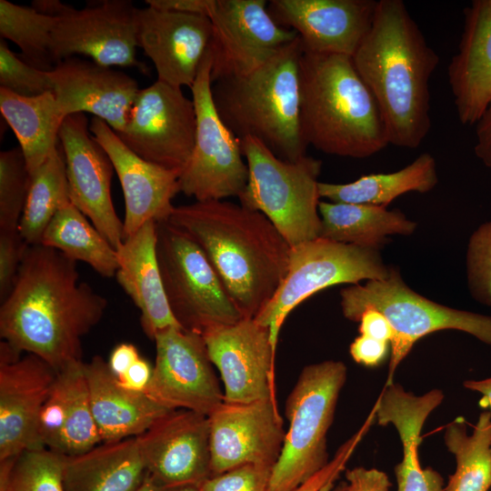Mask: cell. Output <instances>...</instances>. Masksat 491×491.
<instances>
[{
  "instance_id": "6da1fadb",
  "label": "cell",
  "mask_w": 491,
  "mask_h": 491,
  "mask_svg": "<svg viewBox=\"0 0 491 491\" xmlns=\"http://www.w3.org/2000/svg\"><path fill=\"white\" fill-rule=\"evenodd\" d=\"M76 263L41 244L28 246L14 286L1 301L2 341L17 354L37 356L57 373L82 360V339L108 306L80 279Z\"/></svg>"
},
{
  "instance_id": "7a4b0ae2",
  "label": "cell",
  "mask_w": 491,
  "mask_h": 491,
  "mask_svg": "<svg viewBox=\"0 0 491 491\" xmlns=\"http://www.w3.org/2000/svg\"><path fill=\"white\" fill-rule=\"evenodd\" d=\"M352 60L379 107L389 144L418 147L431 128L429 82L439 57L402 0L377 2Z\"/></svg>"
},
{
  "instance_id": "3957f363",
  "label": "cell",
  "mask_w": 491,
  "mask_h": 491,
  "mask_svg": "<svg viewBox=\"0 0 491 491\" xmlns=\"http://www.w3.org/2000/svg\"><path fill=\"white\" fill-rule=\"evenodd\" d=\"M167 221L203 249L244 318H255L285 277L291 246L262 213L225 200L174 206Z\"/></svg>"
},
{
  "instance_id": "277c9868",
  "label": "cell",
  "mask_w": 491,
  "mask_h": 491,
  "mask_svg": "<svg viewBox=\"0 0 491 491\" xmlns=\"http://www.w3.org/2000/svg\"><path fill=\"white\" fill-rule=\"evenodd\" d=\"M299 125L307 147L332 155L366 158L389 145L379 107L347 55L303 51Z\"/></svg>"
},
{
  "instance_id": "5b68a950",
  "label": "cell",
  "mask_w": 491,
  "mask_h": 491,
  "mask_svg": "<svg viewBox=\"0 0 491 491\" xmlns=\"http://www.w3.org/2000/svg\"><path fill=\"white\" fill-rule=\"evenodd\" d=\"M299 36L253 71L212 83L215 106L223 122L242 140L252 136L278 158L295 162L306 155L299 125Z\"/></svg>"
},
{
  "instance_id": "8992f818",
  "label": "cell",
  "mask_w": 491,
  "mask_h": 491,
  "mask_svg": "<svg viewBox=\"0 0 491 491\" xmlns=\"http://www.w3.org/2000/svg\"><path fill=\"white\" fill-rule=\"evenodd\" d=\"M343 316L358 322L367 308L380 311L391 324L395 336L386 385L394 382V374L422 337L441 330H457L491 346V316L452 308L411 289L397 267L390 266L387 277L350 285L340 290Z\"/></svg>"
},
{
  "instance_id": "52a82bcc",
  "label": "cell",
  "mask_w": 491,
  "mask_h": 491,
  "mask_svg": "<svg viewBox=\"0 0 491 491\" xmlns=\"http://www.w3.org/2000/svg\"><path fill=\"white\" fill-rule=\"evenodd\" d=\"M346 377V365L337 360L302 369L286 402L289 427L269 491H294L329 462L327 433Z\"/></svg>"
},
{
  "instance_id": "ba28073f",
  "label": "cell",
  "mask_w": 491,
  "mask_h": 491,
  "mask_svg": "<svg viewBox=\"0 0 491 491\" xmlns=\"http://www.w3.org/2000/svg\"><path fill=\"white\" fill-rule=\"evenodd\" d=\"M240 142L248 166L240 204L265 215L291 247L319 237L322 162L308 155L295 162L280 159L252 136Z\"/></svg>"
},
{
  "instance_id": "9c48e42d",
  "label": "cell",
  "mask_w": 491,
  "mask_h": 491,
  "mask_svg": "<svg viewBox=\"0 0 491 491\" xmlns=\"http://www.w3.org/2000/svg\"><path fill=\"white\" fill-rule=\"evenodd\" d=\"M156 256L170 309L185 330H205L244 318L198 244L167 220L156 222Z\"/></svg>"
},
{
  "instance_id": "30bf717a",
  "label": "cell",
  "mask_w": 491,
  "mask_h": 491,
  "mask_svg": "<svg viewBox=\"0 0 491 491\" xmlns=\"http://www.w3.org/2000/svg\"><path fill=\"white\" fill-rule=\"evenodd\" d=\"M390 266L380 249L317 237L291 247L287 271L276 292L254 318L267 327L276 349L279 332L292 310L316 292L341 284L387 277Z\"/></svg>"
},
{
  "instance_id": "8fae6325",
  "label": "cell",
  "mask_w": 491,
  "mask_h": 491,
  "mask_svg": "<svg viewBox=\"0 0 491 491\" xmlns=\"http://www.w3.org/2000/svg\"><path fill=\"white\" fill-rule=\"evenodd\" d=\"M211 45L192 87L196 113L195 144L179 178L180 192L195 201L239 197L248 181L240 140L225 125L212 95Z\"/></svg>"
},
{
  "instance_id": "7c38bea8",
  "label": "cell",
  "mask_w": 491,
  "mask_h": 491,
  "mask_svg": "<svg viewBox=\"0 0 491 491\" xmlns=\"http://www.w3.org/2000/svg\"><path fill=\"white\" fill-rule=\"evenodd\" d=\"M116 135L143 159L181 175L195 144L194 101L182 87L156 80L139 90L124 130Z\"/></svg>"
},
{
  "instance_id": "4fadbf2b",
  "label": "cell",
  "mask_w": 491,
  "mask_h": 491,
  "mask_svg": "<svg viewBox=\"0 0 491 491\" xmlns=\"http://www.w3.org/2000/svg\"><path fill=\"white\" fill-rule=\"evenodd\" d=\"M155 360L145 394L170 409H185L209 416L223 402L203 336L168 327L155 337Z\"/></svg>"
},
{
  "instance_id": "5bb4252c",
  "label": "cell",
  "mask_w": 491,
  "mask_h": 491,
  "mask_svg": "<svg viewBox=\"0 0 491 491\" xmlns=\"http://www.w3.org/2000/svg\"><path fill=\"white\" fill-rule=\"evenodd\" d=\"M265 0H211V82L257 68L298 35L278 25Z\"/></svg>"
},
{
  "instance_id": "9a60e30c",
  "label": "cell",
  "mask_w": 491,
  "mask_h": 491,
  "mask_svg": "<svg viewBox=\"0 0 491 491\" xmlns=\"http://www.w3.org/2000/svg\"><path fill=\"white\" fill-rule=\"evenodd\" d=\"M136 9L128 0H106L83 9L70 5L56 17L53 31L55 65L83 55L105 66H135L146 73L136 59Z\"/></svg>"
},
{
  "instance_id": "2e32d148",
  "label": "cell",
  "mask_w": 491,
  "mask_h": 491,
  "mask_svg": "<svg viewBox=\"0 0 491 491\" xmlns=\"http://www.w3.org/2000/svg\"><path fill=\"white\" fill-rule=\"evenodd\" d=\"M58 136L71 203L117 250L125 240V233L111 196L115 170L109 156L91 135L85 114L66 116Z\"/></svg>"
},
{
  "instance_id": "e0dca14e",
  "label": "cell",
  "mask_w": 491,
  "mask_h": 491,
  "mask_svg": "<svg viewBox=\"0 0 491 491\" xmlns=\"http://www.w3.org/2000/svg\"><path fill=\"white\" fill-rule=\"evenodd\" d=\"M146 474L161 490L195 486L211 476L209 418L170 410L136 436Z\"/></svg>"
},
{
  "instance_id": "ac0fdd59",
  "label": "cell",
  "mask_w": 491,
  "mask_h": 491,
  "mask_svg": "<svg viewBox=\"0 0 491 491\" xmlns=\"http://www.w3.org/2000/svg\"><path fill=\"white\" fill-rule=\"evenodd\" d=\"M224 384V401L251 403L276 397L275 355L269 329L243 318L201 334Z\"/></svg>"
},
{
  "instance_id": "d6986e66",
  "label": "cell",
  "mask_w": 491,
  "mask_h": 491,
  "mask_svg": "<svg viewBox=\"0 0 491 491\" xmlns=\"http://www.w3.org/2000/svg\"><path fill=\"white\" fill-rule=\"evenodd\" d=\"M56 375L37 356H21L1 341L0 462L44 448L38 437V420Z\"/></svg>"
},
{
  "instance_id": "ffe728a7",
  "label": "cell",
  "mask_w": 491,
  "mask_h": 491,
  "mask_svg": "<svg viewBox=\"0 0 491 491\" xmlns=\"http://www.w3.org/2000/svg\"><path fill=\"white\" fill-rule=\"evenodd\" d=\"M208 418L211 476L248 464L275 466L286 436L276 399L224 401Z\"/></svg>"
},
{
  "instance_id": "44dd1931",
  "label": "cell",
  "mask_w": 491,
  "mask_h": 491,
  "mask_svg": "<svg viewBox=\"0 0 491 491\" xmlns=\"http://www.w3.org/2000/svg\"><path fill=\"white\" fill-rule=\"evenodd\" d=\"M135 33L137 46L152 61L158 81L192 87L213 39L208 16L137 8Z\"/></svg>"
},
{
  "instance_id": "7402d4cb",
  "label": "cell",
  "mask_w": 491,
  "mask_h": 491,
  "mask_svg": "<svg viewBox=\"0 0 491 491\" xmlns=\"http://www.w3.org/2000/svg\"><path fill=\"white\" fill-rule=\"evenodd\" d=\"M378 1L271 0L267 10L295 31L304 52L353 56L368 34Z\"/></svg>"
},
{
  "instance_id": "603a6c76",
  "label": "cell",
  "mask_w": 491,
  "mask_h": 491,
  "mask_svg": "<svg viewBox=\"0 0 491 491\" xmlns=\"http://www.w3.org/2000/svg\"><path fill=\"white\" fill-rule=\"evenodd\" d=\"M89 130L109 156L125 198V238L149 221L167 220L172 200L180 192V173L148 162L130 148L102 119L94 116Z\"/></svg>"
},
{
  "instance_id": "cb8c5ba5",
  "label": "cell",
  "mask_w": 491,
  "mask_h": 491,
  "mask_svg": "<svg viewBox=\"0 0 491 491\" xmlns=\"http://www.w3.org/2000/svg\"><path fill=\"white\" fill-rule=\"evenodd\" d=\"M49 75L65 117L90 113L116 134L124 130L140 90L135 79L112 66L75 56L58 62Z\"/></svg>"
},
{
  "instance_id": "d4e9b609",
  "label": "cell",
  "mask_w": 491,
  "mask_h": 491,
  "mask_svg": "<svg viewBox=\"0 0 491 491\" xmlns=\"http://www.w3.org/2000/svg\"><path fill=\"white\" fill-rule=\"evenodd\" d=\"M447 75L459 122L476 125L491 101V0H474L464 10Z\"/></svg>"
},
{
  "instance_id": "484cf974",
  "label": "cell",
  "mask_w": 491,
  "mask_h": 491,
  "mask_svg": "<svg viewBox=\"0 0 491 491\" xmlns=\"http://www.w3.org/2000/svg\"><path fill=\"white\" fill-rule=\"evenodd\" d=\"M116 252V280L139 309L146 336L154 340L164 329L183 328L170 309L164 288L156 256V222L145 223L125 238Z\"/></svg>"
},
{
  "instance_id": "4316f807",
  "label": "cell",
  "mask_w": 491,
  "mask_h": 491,
  "mask_svg": "<svg viewBox=\"0 0 491 491\" xmlns=\"http://www.w3.org/2000/svg\"><path fill=\"white\" fill-rule=\"evenodd\" d=\"M84 372L102 443L136 437L170 411L145 393L120 386L100 356L84 362Z\"/></svg>"
},
{
  "instance_id": "83f0119b",
  "label": "cell",
  "mask_w": 491,
  "mask_h": 491,
  "mask_svg": "<svg viewBox=\"0 0 491 491\" xmlns=\"http://www.w3.org/2000/svg\"><path fill=\"white\" fill-rule=\"evenodd\" d=\"M62 476L65 491H136L146 469L136 437H130L65 456Z\"/></svg>"
},
{
  "instance_id": "f1b7e54d",
  "label": "cell",
  "mask_w": 491,
  "mask_h": 491,
  "mask_svg": "<svg viewBox=\"0 0 491 491\" xmlns=\"http://www.w3.org/2000/svg\"><path fill=\"white\" fill-rule=\"evenodd\" d=\"M318 209L319 237L360 247L381 249L389 235H410L417 226L398 209L323 200Z\"/></svg>"
},
{
  "instance_id": "f546056e",
  "label": "cell",
  "mask_w": 491,
  "mask_h": 491,
  "mask_svg": "<svg viewBox=\"0 0 491 491\" xmlns=\"http://www.w3.org/2000/svg\"><path fill=\"white\" fill-rule=\"evenodd\" d=\"M1 114L14 131L30 175L46 161L59 144L65 120L54 92L22 96L0 88Z\"/></svg>"
},
{
  "instance_id": "4dcf8cb0",
  "label": "cell",
  "mask_w": 491,
  "mask_h": 491,
  "mask_svg": "<svg viewBox=\"0 0 491 491\" xmlns=\"http://www.w3.org/2000/svg\"><path fill=\"white\" fill-rule=\"evenodd\" d=\"M438 183L435 157L419 155L412 163L396 172L369 174L346 184L319 182L320 198L330 202L370 205L386 207L408 192L426 194Z\"/></svg>"
},
{
  "instance_id": "1f68e13d",
  "label": "cell",
  "mask_w": 491,
  "mask_h": 491,
  "mask_svg": "<svg viewBox=\"0 0 491 491\" xmlns=\"http://www.w3.org/2000/svg\"><path fill=\"white\" fill-rule=\"evenodd\" d=\"M41 245L83 262L105 277L115 276L116 249L71 202L63 205L45 228Z\"/></svg>"
},
{
  "instance_id": "d6a6232c",
  "label": "cell",
  "mask_w": 491,
  "mask_h": 491,
  "mask_svg": "<svg viewBox=\"0 0 491 491\" xmlns=\"http://www.w3.org/2000/svg\"><path fill=\"white\" fill-rule=\"evenodd\" d=\"M444 441L455 456L456 470L445 491H488L491 487V413L482 412L468 434L466 421L448 424Z\"/></svg>"
},
{
  "instance_id": "836d02e7",
  "label": "cell",
  "mask_w": 491,
  "mask_h": 491,
  "mask_svg": "<svg viewBox=\"0 0 491 491\" xmlns=\"http://www.w3.org/2000/svg\"><path fill=\"white\" fill-rule=\"evenodd\" d=\"M71 202L65 161L60 143L46 161L31 175L26 203L18 225L22 238L29 246L38 245L57 211Z\"/></svg>"
},
{
  "instance_id": "e575fe53",
  "label": "cell",
  "mask_w": 491,
  "mask_h": 491,
  "mask_svg": "<svg viewBox=\"0 0 491 491\" xmlns=\"http://www.w3.org/2000/svg\"><path fill=\"white\" fill-rule=\"evenodd\" d=\"M56 17L36 11L32 6L0 0V35L20 49L24 61L43 71L55 66L53 31Z\"/></svg>"
},
{
  "instance_id": "d590c367",
  "label": "cell",
  "mask_w": 491,
  "mask_h": 491,
  "mask_svg": "<svg viewBox=\"0 0 491 491\" xmlns=\"http://www.w3.org/2000/svg\"><path fill=\"white\" fill-rule=\"evenodd\" d=\"M68 366L69 396L59 454L75 456L98 446L102 439L91 407L84 362Z\"/></svg>"
},
{
  "instance_id": "8d00e7d4",
  "label": "cell",
  "mask_w": 491,
  "mask_h": 491,
  "mask_svg": "<svg viewBox=\"0 0 491 491\" xmlns=\"http://www.w3.org/2000/svg\"><path fill=\"white\" fill-rule=\"evenodd\" d=\"M64 456L46 448L25 451L0 478V491H65Z\"/></svg>"
},
{
  "instance_id": "74e56055",
  "label": "cell",
  "mask_w": 491,
  "mask_h": 491,
  "mask_svg": "<svg viewBox=\"0 0 491 491\" xmlns=\"http://www.w3.org/2000/svg\"><path fill=\"white\" fill-rule=\"evenodd\" d=\"M31 175L20 147L0 153V230H15L24 212Z\"/></svg>"
},
{
  "instance_id": "f35d334b",
  "label": "cell",
  "mask_w": 491,
  "mask_h": 491,
  "mask_svg": "<svg viewBox=\"0 0 491 491\" xmlns=\"http://www.w3.org/2000/svg\"><path fill=\"white\" fill-rule=\"evenodd\" d=\"M0 88L22 96L53 92L49 71L29 65L15 54L5 40L0 41Z\"/></svg>"
},
{
  "instance_id": "ab89813d",
  "label": "cell",
  "mask_w": 491,
  "mask_h": 491,
  "mask_svg": "<svg viewBox=\"0 0 491 491\" xmlns=\"http://www.w3.org/2000/svg\"><path fill=\"white\" fill-rule=\"evenodd\" d=\"M466 270L471 296L491 306V220L481 224L470 235Z\"/></svg>"
},
{
  "instance_id": "60d3db41",
  "label": "cell",
  "mask_w": 491,
  "mask_h": 491,
  "mask_svg": "<svg viewBox=\"0 0 491 491\" xmlns=\"http://www.w3.org/2000/svg\"><path fill=\"white\" fill-rule=\"evenodd\" d=\"M70 371L58 372L38 420V437L44 448L59 453L69 396Z\"/></svg>"
},
{
  "instance_id": "b9f144b4",
  "label": "cell",
  "mask_w": 491,
  "mask_h": 491,
  "mask_svg": "<svg viewBox=\"0 0 491 491\" xmlns=\"http://www.w3.org/2000/svg\"><path fill=\"white\" fill-rule=\"evenodd\" d=\"M419 445L414 438L402 442L403 457L395 467L397 491H445L441 475L431 467L421 466Z\"/></svg>"
},
{
  "instance_id": "7bdbcfd3",
  "label": "cell",
  "mask_w": 491,
  "mask_h": 491,
  "mask_svg": "<svg viewBox=\"0 0 491 491\" xmlns=\"http://www.w3.org/2000/svg\"><path fill=\"white\" fill-rule=\"evenodd\" d=\"M272 466L248 464L202 482L200 491H269Z\"/></svg>"
},
{
  "instance_id": "ee69618b",
  "label": "cell",
  "mask_w": 491,
  "mask_h": 491,
  "mask_svg": "<svg viewBox=\"0 0 491 491\" xmlns=\"http://www.w3.org/2000/svg\"><path fill=\"white\" fill-rule=\"evenodd\" d=\"M374 421L375 413L371 410L362 426L340 446L334 457L321 470L294 491H329Z\"/></svg>"
},
{
  "instance_id": "f6af8a7d",
  "label": "cell",
  "mask_w": 491,
  "mask_h": 491,
  "mask_svg": "<svg viewBox=\"0 0 491 491\" xmlns=\"http://www.w3.org/2000/svg\"><path fill=\"white\" fill-rule=\"evenodd\" d=\"M29 245L18 229L0 230V298L3 301L12 290L25 250Z\"/></svg>"
},
{
  "instance_id": "bcb514c9",
  "label": "cell",
  "mask_w": 491,
  "mask_h": 491,
  "mask_svg": "<svg viewBox=\"0 0 491 491\" xmlns=\"http://www.w3.org/2000/svg\"><path fill=\"white\" fill-rule=\"evenodd\" d=\"M389 346L388 342L360 335L350 344L349 353L356 363L367 367H375L384 362Z\"/></svg>"
},
{
  "instance_id": "7dc6e473",
  "label": "cell",
  "mask_w": 491,
  "mask_h": 491,
  "mask_svg": "<svg viewBox=\"0 0 491 491\" xmlns=\"http://www.w3.org/2000/svg\"><path fill=\"white\" fill-rule=\"evenodd\" d=\"M346 491H388L387 475L376 468L354 467L346 471Z\"/></svg>"
},
{
  "instance_id": "c3c4849f",
  "label": "cell",
  "mask_w": 491,
  "mask_h": 491,
  "mask_svg": "<svg viewBox=\"0 0 491 491\" xmlns=\"http://www.w3.org/2000/svg\"><path fill=\"white\" fill-rule=\"evenodd\" d=\"M360 335L391 343L395 336L394 329L387 318L375 308L366 309L359 317Z\"/></svg>"
},
{
  "instance_id": "681fc988",
  "label": "cell",
  "mask_w": 491,
  "mask_h": 491,
  "mask_svg": "<svg viewBox=\"0 0 491 491\" xmlns=\"http://www.w3.org/2000/svg\"><path fill=\"white\" fill-rule=\"evenodd\" d=\"M152 374L153 366L145 359L140 357L122 376L115 379L118 385L126 390L145 393Z\"/></svg>"
},
{
  "instance_id": "f907efd6",
  "label": "cell",
  "mask_w": 491,
  "mask_h": 491,
  "mask_svg": "<svg viewBox=\"0 0 491 491\" xmlns=\"http://www.w3.org/2000/svg\"><path fill=\"white\" fill-rule=\"evenodd\" d=\"M476 125L475 154L486 167L491 168V101Z\"/></svg>"
},
{
  "instance_id": "816d5d0a",
  "label": "cell",
  "mask_w": 491,
  "mask_h": 491,
  "mask_svg": "<svg viewBox=\"0 0 491 491\" xmlns=\"http://www.w3.org/2000/svg\"><path fill=\"white\" fill-rule=\"evenodd\" d=\"M140 357L135 346L129 343H121L112 350L107 364L114 376L118 378Z\"/></svg>"
},
{
  "instance_id": "f5cc1de1",
  "label": "cell",
  "mask_w": 491,
  "mask_h": 491,
  "mask_svg": "<svg viewBox=\"0 0 491 491\" xmlns=\"http://www.w3.org/2000/svg\"><path fill=\"white\" fill-rule=\"evenodd\" d=\"M148 6L174 12L208 16L211 0H146Z\"/></svg>"
},
{
  "instance_id": "db71d44e",
  "label": "cell",
  "mask_w": 491,
  "mask_h": 491,
  "mask_svg": "<svg viewBox=\"0 0 491 491\" xmlns=\"http://www.w3.org/2000/svg\"><path fill=\"white\" fill-rule=\"evenodd\" d=\"M32 7L36 11L54 17L63 15L69 7V5L62 4L56 0H36L32 3Z\"/></svg>"
},
{
  "instance_id": "11a10c76",
  "label": "cell",
  "mask_w": 491,
  "mask_h": 491,
  "mask_svg": "<svg viewBox=\"0 0 491 491\" xmlns=\"http://www.w3.org/2000/svg\"><path fill=\"white\" fill-rule=\"evenodd\" d=\"M463 385L466 389L481 394L485 405L491 410V376L480 380H466Z\"/></svg>"
},
{
  "instance_id": "9f6ffc18",
  "label": "cell",
  "mask_w": 491,
  "mask_h": 491,
  "mask_svg": "<svg viewBox=\"0 0 491 491\" xmlns=\"http://www.w3.org/2000/svg\"><path fill=\"white\" fill-rule=\"evenodd\" d=\"M136 491H160V489L155 486L150 476L146 474L143 484Z\"/></svg>"
},
{
  "instance_id": "6f0895ef",
  "label": "cell",
  "mask_w": 491,
  "mask_h": 491,
  "mask_svg": "<svg viewBox=\"0 0 491 491\" xmlns=\"http://www.w3.org/2000/svg\"><path fill=\"white\" fill-rule=\"evenodd\" d=\"M161 491H200L198 486H180V487H175Z\"/></svg>"
},
{
  "instance_id": "680465c9",
  "label": "cell",
  "mask_w": 491,
  "mask_h": 491,
  "mask_svg": "<svg viewBox=\"0 0 491 491\" xmlns=\"http://www.w3.org/2000/svg\"><path fill=\"white\" fill-rule=\"evenodd\" d=\"M329 491H346V482L341 481L336 486H334Z\"/></svg>"
}]
</instances>
